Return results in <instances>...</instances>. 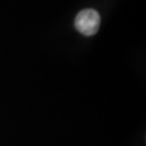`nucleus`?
<instances>
[{
  "instance_id": "f257e3e1",
  "label": "nucleus",
  "mask_w": 146,
  "mask_h": 146,
  "mask_svg": "<svg viewBox=\"0 0 146 146\" xmlns=\"http://www.w3.org/2000/svg\"><path fill=\"white\" fill-rule=\"evenodd\" d=\"M101 17L100 14L93 9H86L80 11L75 20V27L84 36L95 35L100 28Z\"/></svg>"
}]
</instances>
